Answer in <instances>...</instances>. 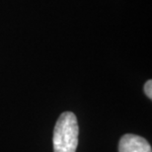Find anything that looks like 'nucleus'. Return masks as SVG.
<instances>
[{
    "label": "nucleus",
    "instance_id": "1",
    "mask_svg": "<svg viewBox=\"0 0 152 152\" xmlns=\"http://www.w3.org/2000/svg\"><path fill=\"white\" fill-rule=\"evenodd\" d=\"M79 127L76 115L64 112L59 115L53 130L54 152H75L78 145Z\"/></svg>",
    "mask_w": 152,
    "mask_h": 152
},
{
    "label": "nucleus",
    "instance_id": "2",
    "mask_svg": "<svg viewBox=\"0 0 152 152\" xmlns=\"http://www.w3.org/2000/svg\"><path fill=\"white\" fill-rule=\"evenodd\" d=\"M118 152H152L150 144L139 135L127 133L121 138Z\"/></svg>",
    "mask_w": 152,
    "mask_h": 152
},
{
    "label": "nucleus",
    "instance_id": "3",
    "mask_svg": "<svg viewBox=\"0 0 152 152\" xmlns=\"http://www.w3.org/2000/svg\"><path fill=\"white\" fill-rule=\"evenodd\" d=\"M144 93L150 100L152 99V80L146 81L144 85Z\"/></svg>",
    "mask_w": 152,
    "mask_h": 152
}]
</instances>
